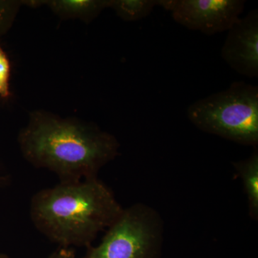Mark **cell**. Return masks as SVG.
Instances as JSON below:
<instances>
[{"mask_svg":"<svg viewBox=\"0 0 258 258\" xmlns=\"http://www.w3.org/2000/svg\"><path fill=\"white\" fill-rule=\"evenodd\" d=\"M18 144L25 160L52 171L60 181L98 177L120 148L114 136L96 125L44 111L30 113Z\"/></svg>","mask_w":258,"mask_h":258,"instance_id":"1","label":"cell"},{"mask_svg":"<svg viewBox=\"0 0 258 258\" xmlns=\"http://www.w3.org/2000/svg\"><path fill=\"white\" fill-rule=\"evenodd\" d=\"M123 210L113 191L98 177L60 181L37 191L30 203L35 228L59 247L67 248L92 245Z\"/></svg>","mask_w":258,"mask_h":258,"instance_id":"2","label":"cell"},{"mask_svg":"<svg viewBox=\"0 0 258 258\" xmlns=\"http://www.w3.org/2000/svg\"><path fill=\"white\" fill-rule=\"evenodd\" d=\"M186 113L191 123L205 133L257 147V86L235 81L223 91L194 102Z\"/></svg>","mask_w":258,"mask_h":258,"instance_id":"3","label":"cell"},{"mask_svg":"<svg viewBox=\"0 0 258 258\" xmlns=\"http://www.w3.org/2000/svg\"><path fill=\"white\" fill-rule=\"evenodd\" d=\"M164 222L149 205L137 203L123 209L98 245L87 247L81 258H161Z\"/></svg>","mask_w":258,"mask_h":258,"instance_id":"4","label":"cell"},{"mask_svg":"<svg viewBox=\"0 0 258 258\" xmlns=\"http://www.w3.org/2000/svg\"><path fill=\"white\" fill-rule=\"evenodd\" d=\"M174 21L208 35L227 32L239 20L244 0H158Z\"/></svg>","mask_w":258,"mask_h":258,"instance_id":"5","label":"cell"},{"mask_svg":"<svg viewBox=\"0 0 258 258\" xmlns=\"http://www.w3.org/2000/svg\"><path fill=\"white\" fill-rule=\"evenodd\" d=\"M221 49L226 63L249 79L258 77V10H251L228 30Z\"/></svg>","mask_w":258,"mask_h":258,"instance_id":"6","label":"cell"},{"mask_svg":"<svg viewBox=\"0 0 258 258\" xmlns=\"http://www.w3.org/2000/svg\"><path fill=\"white\" fill-rule=\"evenodd\" d=\"M46 5L61 19H79L89 23L108 8V0H53L38 1Z\"/></svg>","mask_w":258,"mask_h":258,"instance_id":"7","label":"cell"},{"mask_svg":"<svg viewBox=\"0 0 258 258\" xmlns=\"http://www.w3.org/2000/svg\"><path fill=\"white\" fill-rule=\"evenodd\" d=\"M248 158L232 163L236 173L242 180L244 193L247 200L249 216L253 220H258V150Z\"/></svg>","mask_w":258,"mask_h":258,"instance_id":"8","label":"cell"},{"mask_svg":"<svg viewBox=\"0 0 258 258\" xmlns=\"http://www.w3.org/2000/svg\"><path fill=\"white\" fill-rule=\"evenodd\" d=\"M157 6L158 0H108V8L126 22L138 21L147 18Z\"/></svg>","mask_w":258,"mask_h":258,"instance_id":"9","label":"cell"},{"mask_svg":"<svg viewBox=\"0 0 258 258\" xmlns=\"http://www.w3.org/2000/svg\"><path fill=\"white\" fill-rule=\"evenodd\" d=\"M23 5V1L0 0V38L9 31Z\"/></svg>","mask_w":258,"mask_h":258,"instance_id":"10","label":"cell"},{"mask_svg":"<svg viewBox=\"0 0 258 258\" xmlns=\"http://www.w3.org/2000/svg\"><path fill=\"white\" fill-rule=\"evenodd\" d=\"M11 64L6 52L0 46V97L8 98L11 96L10 88Z\"/></svg>","mask_w":258,"mask_h":258,"instance_id":"11","label":"cell"},{"mask_svg":"<svg viewBox=\"0 0 258 258\" xmlns=\"http://www.w3.org/2000/svg\"><path fill=\"white\" fill-rule=\"evenodd\" d=\"M47 258H76L74 248L58 247Z\"/></svg>","mask_w":258,"mask_h":258,"instance_id":"12","label":"cell"},{"mask_svg":"<svg viewBox=\"0 0 258 258\" xmlns=\"http://www.w3.org/2000/svg\"><path fill=\"white\" fill-rule=\"evenodd\" d=\"M0 258H10L8 254L5 253H0Z\"/></svg>","mask_w":258,"mask_h":258,"instance_id":"13","label":"cell"}]
</instances>
